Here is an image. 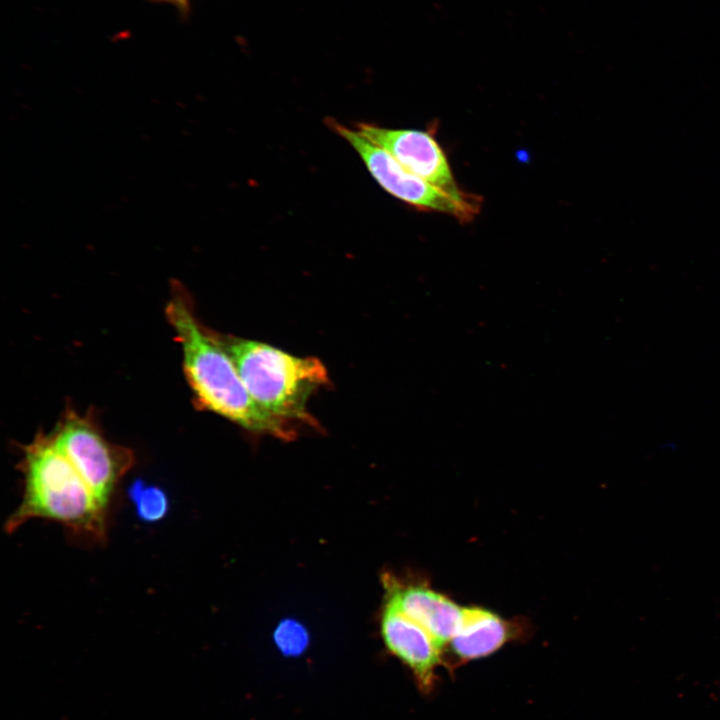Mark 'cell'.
Wrapping results in <instances>:
<instances>
[{
    "mask_svg": "<svg viewBox=\"0 0 720 720\" xmlns=\"http://www.w3.org/2000/svg\"><path fill=\"white\" fill-rule=\"evenodd\" d=\"M213 334L264 413L295 430L298 425L319 428L307 404L315 391L330 383L321 360L295 356L260 341L215 331Z\"/></svg>",
    "mask_w": 720,
    "mask_h": 720,
    "instance_id": "cell-3",
    "label": "cell"
},
{
    "mask_svg": "<svg viewBox=\"0 0 720 720\" xmlns=\"http://www.w3.org/2000/svg\"><path fill=\"white\" fill-rule=\"evenodd\" d=\"M520 635L517 624L490 610L463 607L458 630L446 645L450 657L445 661V667L453 672L463 664L493 654Z\"/></svg>",
    "mask_w": 720,
    "mask_h": 720,
    "instance_id": "cell-9",
    "label": "cell"
},
{
    "mask_svg": "<svg viewBox=\"0 0 720 720\" xmlns=\"http://www.w3.org/2000/svg\"><path fill=\"white\" fill-rule=\"evenodd\" d=\"M128 496L135 506L137 516L145 522L160 521L168 512L169 500L165 491L143 480H136L131 484Z\"/></svg>",
    "mask_w": 720,
    "mask_h": 720,
    "instance_id": "cell-10",
    "label": "cell"
},
{
    "mask_svg": "<svg viewBox=\"0 0 720 720\" xmlns=\"http://www.w3.org/2000/svg\"><path fill=\"white\" fill-rule=\"evenodd\" d=\"M327 122L354 148L376 182L395 198L417 209L450 214L464 222L471 221L479 213L480 197L470 201L458 200L410 172L356 129L334 119Z\"/></svg>",
    "mask_w": 720,
    "mask_h": 720,
    "instance_id": "cell-4",
    "label": "cell"
},
{
    "mask_svg": "<svg viewBox=\"0 0 720 720\" xmlns=\"http://www.w3.org/2000/svg\"><path fill=\"white\" fill-rule=\"evenodd\" d=\"M356 130L410 172L452 197L461 201L478 197L458 187L444 150L430 132L386 128L371 123H359Z\"/></svg>",
    "mask_w": 720,
    "mask_h": 720,
    "instance_id": "cell-6",
    "label": "cell"
},
{
    "mask_svg": "<svg viewBox=\"0 0 720 720\" xmlns=\"http://www.w3.org/2000/svg\"><path fill=\"white\" fill-rule=\"evenodd\" d=\"M380 634L386 649L406 665L417 687L429 694L437 682V670L444 666L443 649L418 623L385 601L380 615Z\"/></svg>",
    "mask_w": 720,
    "mask_h": 720,
    "instance_id": "cell-7",
    "label": "cell"
},
{
    "mask_svg": "<svg viewBox=\"0 0 720 720\" xmlns=\"http://www.w3.org/2000/svg\"><path fill=\"white\" fill-rule=\"evenodd\" d=\"M166 1L171 2V3L175 4V5L180 6V7H185L186 4H187V0H166Z\"/></svg>",
    "mask_w": 720,
    "mask_h": 720,
    "instance_id": "cell-12",
    "label": "cell"
},
{
    "mask_svg": "<svg viewBox=\"0 0 720 720\" xmlns=\"http://www.w3.org/2000/svg\"><path fill=\"white\" fill-rule=\"evenodd\" d=\"M385 600L422 626L444 650L461 622L462 608L423 583H407L384 574Z\"/></svg>",
    "mask_w": 720,
    "mask_h": 720,
    "instance_id": "cell-8",
    "label": "cell"
},
{
    "mask_svg": "<svg viewBox=\"0 0 720 720\" xmlns=\"http://www.w3.org/2000/svg\"><path fill=\"white\" fill-rule=\"evenodd\" d=\"M166 315L181 345L184 373L201 409L252 433L283 440L296 437L297 430L268 416L253 401L232 358L213 331L198 321L182 289H174Z\"/></svg>",
    "mask_w": 720,
    "mask_h": 720,
    "instance_id": "cell-1",
    "label": "cell"
},
{
    "mask_svg": "<svg viewBox=\"0 0 720 720\" xmlns=\"http://www.w3.org/2000/svg\"><path fill=\"white\" fill-rule=\"evenodd\" d=\"M20 467L23 495L6 522L8 532L40 518L60 523L74 533L103 538L106 505L59 450L52 434L41 433L24 446Z\"/></svg>",
    "mask_w": 720,
    "mask_h": 720,
    "instance_id": "cell-2",
    "label": "cell"
},
{
    "mask_svg": "<svg viewBox=\"0 0 720 720\" xmlns=\"http://www.w3.org/2000/svg\"><path fill=\"white\" fill-rule=\"evenodd\" d=\"M52 437L95 496L107 505L119 480L134 463L132 451L106 440L88 416L72 410Z\"/></svg>",
    "mask_w": 720,
    "mask_h": 720,
    "instance_id": "cell-5",
    "label": "cell"
},
{
    "mask_svg": "<svg viewBox=\"0 0 720 720\" xmlns=\"http://www.w3.org/2000/svg\"><path fill=\"white\" fill-rule=\"evenodd\" d=\"M275 641L286 654H298L306 646L308 637L301 625L287 621L277 628Z\"/></svg>",
    "mask_w": 720,
    "mask_h": 720,
    "instance_id": "cell-11",
    "label": "cell"
}]
</instances>
